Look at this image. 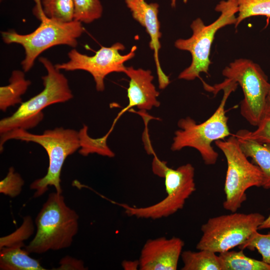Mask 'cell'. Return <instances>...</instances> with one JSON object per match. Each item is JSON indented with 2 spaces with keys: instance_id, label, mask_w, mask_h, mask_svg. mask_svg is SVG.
Listing matches in <instances>:
<instances>
[{
  "instance_id": "28",
  "label": "cell",
  "mask_w": 270,
  "mask_h": 270,
  "mask_svg": "<svg viewBox=\"0 0 270 270\" xmlns=\"http://www.w3.org/2000/svg\"><path fill=\"white\" fill-rule=\"evenodd\" d=\"M57 270H86L82 260L66 256L60 262V266Z\"/></svg>"
},
{
  "instance_id": "12",
  "label": "cell",
  "mask_w": 270,
  "mask_h": 270,
  "mask_svg": "<svg viewBox=\"0 0 270 270\" xmlns=\"http://www.w3.org/2000/svg\"><path fill=\"white\" fill-rule=\"evenodd\" d=\"M179 238L164 236L148 240L139 258L140 270H176L184 246Z\"/></svg>"
},
{
  "instance_id": "17",
  "label": "cell",
  "mask_w": 270,
  "mask_h": 270,
  "mask_svg": "<svg viewBox=\"0 0 270 270\" xmlns=\"http://www.w3.org/2000/svg\"><path fill=\"white\" fill-rule=\"evenodd\" d=\"M24 71L14 70L9 79V84L0 88V109L6 112L11 106L22 102L21 96L31 84L25 78Z\"/></svg>"
},
{
  "instance_id": "4",
  "label": "cell",
  "mask_w": 270,
  "mask_h": 270,
  "mask_svg": "<svg viewBox=\"0 0 270 270\" xmlns=\"http://www.w3.org/2000/svg\"><path fill=\"white\" fill-rule=\"evenodd\" d=\"M35 236L25 247L29 253L42 254L70 246L78 229V216L66 204L62 194L50 193L36 218Z\"/></svg>"
},
{
  "instance_id": "5",
  "label": "cell",
  "mask_w": 270,
  "mask_h": 270,
  "mask_svg": "<svg viewBox=\"0 0 270 270\" xmlns=\"http://www.w3.org/2000/svg\"><path fill=\"white\" fill-rule=\"evenodd\" d=\"M40 62L47 71L42 78L44 90L24 102L10 116L0 120V134L14 130H28L36 126L43 119L42 110L52 104L64 102L73 98L68 80L47 58L40 57Z\"/></svg>"
},
{
  "instance_id": "16",
  "label": "cell",
  "mask_w": 270,
  "mask_h": 270,
  "mask_svg": "<svg viewBox=\"0 0 270 270\" xmlns=\"http://www.w3.org/2000/svg\"><path fill=\"white\" fill-rule=\"evenodd\" d=\"M23 245L4 247L0 252V269L2 270H44L36 259L22 249Z\"/></svg>"
},
{
  "instance_id": "24",
  "label": "cell",
  "mask_w": 270,
  "mask_h": 270,
  "mask_svg": "<svg viewBox=\"0 0 270 270\" xmlns=\"http://www.w3.org/2000/svg\"><path fill=\"white\" fill-rule=\"evenodd\" d=\"M240 250H256L261 255L262 260L270 265V232L266 234L254 232L242 244L238 246Z\"/></svg>"
},
{
  "instance_id": "3",
  "label": "cell",
  "mask_w": 270,
  "mask_h": 270,
  "mask_svg": "<svg viewBox=\"0 0 270 270\" xmlns=\"http://www.w3.org/2000/svg\"><path fill=\"white\" fill-rule=\"evenodd\" d=\"M34 0L36 2L34 14L40 21L36 29L26 34H18L14 30L1 32L4 42L18 44L24 48L25 57L21 64L24 72L32 68L41 53L51 47L62 44L76 48L78 38L84 30L80 22L73 20L64 22L48 18L43 12L41 0Z\"/></svg>"
},
{
  "instance_id": "10",
  "label": "cell",
  "mask_w": 270,
  "mask_h": 270,
  "mask_svg": "<svg viewBox=\"0 0 270 270\" xmlns=\"http://www.w3.org/2000/svg\"><path fill=\"white\" fill-rule=\"evenodd\" d=\"M161 177L164 179L166 196L158 202L146 207H133L119 204L130 216L157 220L170 216L183 208L188 198L196 191L194 168L190 164L176 169L165 164Z\"/></svg>"
},
{
  "instance_id": "14",
  "label": "cell",
  "mask_w": 270,
  "mask_h": 270,
  "mask_svg": "<svg viewBox=\"0 0 270 270\" xmlns=\"http://www.w3.org/2000/svg\"><path fill=\"white\" fill-rule=\"evenodd\" d=\"M124 73L130 78L127 89L128 103L114 120V125L122 115L132 107L144 112L154 107L158 108L160 104L157 98L160 93L152 84L154 76L150 70L129 66L126 68Z\"/></svg>"
},
{
  "instance_id": "8",
  "label": "cell",
  "mask_w": 270,
  "mask_h": 270,
  "mask_svg": "<svg viewBox=\"0 0 270 270\" xmlns=\"http://www.w3.org/2000/svg\"><path fill=\"white\" fill-rule=\"evenodd\" d=\"M265 218L258 212H236L211 218L201 226L202 235L196 248L219 254L230 250L244 243L259 230Z\"/></svg>"
},
{
  "instance_id": "1",
  "label": "cell",
  "mask_w": 270,
  "mask_h": 270,
  "mask_svg": "<svg viewBox=\"0 0 270 270\" xmlns=\"http://www.w3.org/2000/svg\"><path fill=\"white\" fill-rule=\"evenodd\" d=\"M238 84L226 79L220 84L208 86V90L214 94L220 90L224 94L218 106L207 120L198 124L190 116L180 118L178 122L179 130L174 132L170 149L173 152L184 148L196 149L200 154L206 165L215 164L218 154L212 146L213 142L224 139L231 136L228 126V117L226 116L225 106L230 94Z\"/></svg>"
},
{
  "instance_id": "30",
  "label": "cell",
  "mask_w": 270,
  "mask_h": 270,
  "mask_svg": "<svg viewBox=\"0 0 270 270\" xmlns=\"http://www.w3.org/2000/svg\"><path fill=\"white\" fill-rule=\"evenodd\" d=\"M270 228V214L265 218L259 227L260 230Z\"/></svg>"
},
{
  "instance_id": "19",
  "label": "cell",
  "mask_w": 270,
  "mask_h": 270,
  "mask_svg": "<svg viewBox=\"0 0 270 270\" xmlns=\"http://www.w3.org/2000/svg\"><path fill=\"white\" fill-rule=\"evenodd\" d=\"M243 250H230L220 253L222 270H270V265L246 256Z\"/></svg>"
},
{
  "instance_id": "29",
  "label": "cell",
  "mask_w": 270,
  "mask_h": 270,
  "mask_svg": "<svg viewBox=\"0 0 270 270\" xmlns=\"http://www.w3.org/2000/svg\"><path fill=\"white\" fill-rule=\"evenodd\" d=\"M122 266L124 270H140L139 260H124L122 262Z\"/></svg>"
},
{
  "instance_id": "2",
  "label": "cell",
  "mask_w": 270,
  "mask_h": 270,
  "mask_svg": "<svg viewBox=\"0 0 270 270\" xmlns=\"http://www.w3.org/2000/svg\"><path fill=\"white\" fill-rule=\"evenodd\" d=\"M10 140H17L39 144L46 152L49 165L46 174L34 181L30 188L36 190L34 196H41L54 186L58 193L62 194L60 184L62 167L67 157L80 148L78 131L63 127L46 130L42 134L29 132L18 128L0 135V151H3L4 143Z\"/></svg>"
},
{
  "instance_id": "25",
  "label": "cell",
  "mask_w": 270,
  "mask_h": 270,
  "mask_svg": "<svg viewBox=\"0 0 270 270\" xmlns=\"http://www.w3.org/2000/svg\"><path fill=\"white\" fill-rule=\"evenodd\" d=\"M34 230L32 220L26 216L22 224L16 231L9 236L0 238V248L14 245L24 246V240L32 234Z\"/></svg>"
},
{
  "instance_id": "23",
  "label": "cell",
  "mask_w": 270,
  "mask_h": 270,
  "mask_svg": "<svg viewBox=\"0 0 270 270\" xmlns=\"http://www.w3.org/2000/svg\"><path fill=\"white\" fill-rule=\"evenodd\" d=\"M74 20L89 24L100 18L103 8L100 0H74Z\"/></svg>"
},
{
  "instance_id": "13",
  "label": "cell",
  "mask_w": 270,
  "mask_h": 270,
  "mask_svg": "<svg viewBox=\"0 0 270 270\" xmlns=\"http://www.w3.org/2000/svg\"><path fill=\"white\" fill-rule=\"evenodd\" d=\"M125 2L133 18L145 28L150 36L149 46L154 51L159 88L164 89L170 81L161 68L158 57L159 50L161 48L160 39L162 36L158 19L159 5L156 2L148 3L145 0H125Z\"/></svg>"
},
{
  "instance_id": "7",
  "label": "cell",
  "mask_w": 270,
  "mask_h": 270,
  "mask_svg": "<svg viewBox=\"0 0 270 270\" xmlns=\"http://www.w3.org/2000/svg\"><path fill=\"white\" fill-rule=\"evenodd\" d=\"M214 143L227 162L223 207L232 212H236L246 200V190L253 186H262V174L256 165L248 160L235 134L226 140H218Z\"/></svg>"
},
{
  "instance_id": "15",
  "label": "cell",
  "mask_w": 270,
  "mask_h": 270,
  "mask_svg": "<svg viewBox=\"0 0 270 270\" xmlns=\"http://www.w3.org/2000/svg\"><path fill=\"white\" fill-rule=\"evenodd\" d=\"M236 136V135H235ZM240 146L248 157L252 160L262 171L263 176L262 187L270 189V145L254 140L236 136Z\"/></svg>"
},
{
  "instance_id": "6",
  "label": "cell",
  "mask_w": 270,
  "mask_h": 270,
  "mask_svg": "<svg viewBox=\"0 0 270 270\" xmlns=\"http://www.w3.org/2000/svg\"><path fill=\"white\" fill-rule=\"evenodd\" d=\"M215 10L220 13L213 22L206 25L200 18L194 20L190 24L192 36L186 39L179 38L174 42L178 49L189 52L192 55L190 64L178 75L179 79L192 80L200 78L202 72L208 75L211 64L210 50L216 32L226 26L235 24L236 14L238 12L236 0H224L216 6Z\"/></svg>"
},
{
  "instance_id": "27",
  "label": "cell",
  "mask_w": 270,
  "mask_h": 270,
  "mask_svg": "<svg viewBox=\"0 0 270 270\" xmlns=\"http://www.w3.org/2000/svg\"><path fill=\"white\" fill-rule=\"evenodd\" d=\"M24 180L13 167L9 168L6 176L0 182V192L14 198L21 192Z\"/></svg>"
},
{
  "instance_id": "31",
  "label": "cell",
  "mask_w": 270,
  "mask_h": 270,
  "mask_svg": "<svg viewBox=\"0 0 270 270\" xmlns=\"http://www.w3.org/2000/svg\"><path fill=\"white\" fill-rule=\"evenodd\" d=\"M264 115L270 116V90L266 99L264 116Z\"/></svg>"
},
{
  "instance_id": "9",
  "label": "cell",
  "mask_w": 270,
  "mask_h": 270,
  "mask_svg": "<svg viewBox=\"0 0 270 270\" xmlns=\"http://www.w3.org/2000/svg\"><path fill=\"white\" fill-rule=\"evenodd\" d=\"M226 79L240 86L244 98L241 115L254 126H257L264 114L266 99L270 90L268 78L260 66L250 60H235L222 72Z\"/></svg>"
},
{
  "instance_id": "11",
  "label": "cell",
  "mask_w": 270,
  "mask_h": 270,
  "mask_svg": "<svg viewBox=\"0 0 270 270\" xmlns=\"http://www.w3.org/2000/svg\"><path fill=\"white\" fill-rule=\"evenodd\" d=\"M124 49V44L117 42L110 47L101 46L94 56H88L74 48L68 53L69 60L67 62L55 66L59 70L88 72L94 78L97 91L102 92L106 76L114 72H124L126 68L124 62L134 56L137 47L133 46L128 54L122 55L120 52Z\"/></svg>"
},
{
  "instance_id": "18",
  "label": "cell",
  "mask_w": 270,
  "mask_h": 270,
  "mask_svg": "<svg viewBox=\"0 0 270 270\" xmlns=\"http://www.w3.org/2000/svg\"><path fill=\"white\" fill-rule=\"evenodd\" d=\"M180 257L183 262L182 270H222L219 256L208 250H185Z\"/></svg>"
},
{
  "instance_id": "21",
  "label": "cell",
  "mask_w": 270,
  "mask_h": 270,
  "mask_svg": "<svg viewBox=\"0 0 270 270\" xmlns=\"http://www.w3.org/2000/svg\"><path fill=\"white\" fill-rule=\"evenodd\" d=\"M41 4L48 18L64 22L74 20V0H41Z\"/></svg>"
},
{
  "instance_id": "22",
  "label": "cell",
  "mask_w": 270,
  "mask_h": 270,
  "mask_svg": "<svg viewBox=\"0 0 270 270\" xmlns=\"http://www.w3.org/2000/svg\"><path fill=\"white\" fill-rule=\"evenodd\" d=\"M238 12L234 24L236 28L244 20L253 16L270 18V0H236Z\"/></svg>"
},
{
  "instance_id": "26",
  "label": "cell",
  "mask_w": 270,
  "mask_h": 270,
  "mask_svg": "<svg viewBox=\"0 0 270 270\" xmlns=\"http://www.w3.org/2000/svg\"><path fill=\"white\" fill-rule=\"evenodd\" d=\"M256 126L254 131L241 130L235 135L270 145V116L264 115Z\"/></svg>"
},
{
  "instance_id": "32",
  "label": "cell",
  "mask_w": 270,
  "mask_h": 270,
  "mask_svg": "<svg viewBox=\"0 0 270 270\" xmlns=\"http://www.w3.org/2000/svg\"><path fill=\"white\" fill-rule=\"evenodd\" d=\"M176 0H170L171 6L172 8H174L176 6Z\"/></svg>"
},
{
  "instance_id": "20",
  "label": "cell",
  "mask_w": 270,
  "mask_h": 270,
  "mask_svg": "<svg viewBox=\"0 0 270 270\" xmlns=\"http://www.w3.org/2000/svg\"><path fill=\"white\" fill-rule=\"evenodd\" d=\"M88 127L84 125L78 131L80 148L79 153L83 156H88L89 154L96 153L100 156L113 158L115 154L107 144V139L112 131L110 128L108 132L102 137L94 138L90 137L88 133Z\"/></svg>"
}]
</instances>
